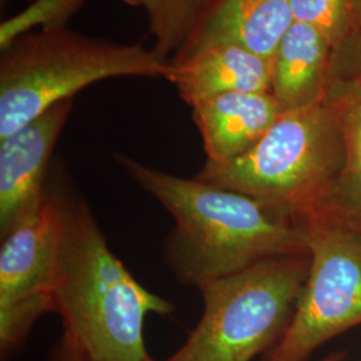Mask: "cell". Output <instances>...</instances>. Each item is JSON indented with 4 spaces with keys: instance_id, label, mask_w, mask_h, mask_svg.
Masks as SVG:
<instances>
[{
    "instance_id": "1",
    "label": "cell",
    "mask_w": 361,
    "mask_h": 361,
    "mask_svg": "<svg viewBox=\"0 0 361 361\" xmlns=\"http://www.w3.org/2000/svg\"><path fill=\"white\" fill-rule=\"evenodd\" d=\"M116 159L176 221L165 262L182 284L200 289L267 259L310 253L304 229L253 197L171 176L129 155Z\"/></svg>"
},
{
    "instance_id": "2",
    "label": "cell",
    "mask_w": 361,
    "mask_h": 361,
    "mask_svg": "<svg viewBox=\"0 0 361 361\" xmlns=\"http://www.w3.org/2000/svg\"><path fill=\"white\" fill-rule=\"evenodd\" d=\"M52 194L62 216L52 304L63 335L92 361H154L143 340L145 319L170 314L173 305L130 274L80 195L59 185Z\"/></svg>"
},
{
    "instance_id": "3",
    "label": "cell",
    "mask_w": 361,
    "mask_h": 361,
    "mask_svg": "<svg viewBox=\"0 0 361 361\" xmlns=\"http://www.w3.org/2000/svg\"><path fill=\"white\" fill-rule=\"evenodd\" d=\"M344 165V142L325 98L283 111L261 141L226 164L207 161L195 178L246 194L302 228L324 216Z\"/></svg>"
},
{
    "instance_id": "4",
    "label": "cell",
    "mask_w": 361,
    "mask_h": 361,
    "mask_svg": "<svg viewBox=\"0 0 361 361\" xmlns=\"http://www.w3.org/2000/svg\"><path fill=\"white\" fill-rule=\"evenodd\" d=\"M170 61L142 44L94 38L67 27L16 39L0 58V140L91 85L110 78H165Z\"/></svg>"
},
{
    "instance_id": "5",
    "label": "cell",
    "mask_w": 361,
    "mask_h": 361,
    "mask_svg": "<svg viewBox=\"0 0 361 361\" xmlns=\"http://www.w3.org/2000/svg\"><path fill=\"white\" fill-rule=\"evenodd\" d=\"M308 255L271 258L200 288L204 314L165 361H250L269 352L292 320Z\"/></svg>"
},
{
    "instance_id": "6",
    "label": "cell",
    "mask_w": 361,
    "mask_h": 361,
    "mask_svg": "<svg viewBox=\"0 0 361 361\" xmlns=\"http://www.w3.org/2000/svg\"><path fill=\"white\" fill-rule=\"evenodd\" d=\"M310 265L292 320L265 361H305L361 324V234L328 216L302 224Z\"/></svg>"
},
{
    "instance_id": "7",
    "label": "cell",
    "mask_w": 361,
    "mask_h": 361,
    "mask_svg": "<svg viewBox=\"0 0 361 361\" xmlns=\"http://www.w3.org/2000/svg\"><path fill=\"white\" fill-rule=\"evenodd\" d=\"M73 104L74 99L55 104L25 128L0 140L1 237L44 200L52 152Z\"/></svg>"
},
{
    "instance_id": "8",
    "label": "cell",
    "mask_w": 361,
    "mask_h": 361,
    "mask_svg": "<svg viewBox=\"0 0 361 361\" xmlns=\"http://www.w3.org/2000/svg\"><path fill=\"white\" fill-rule=\"evenodd\" d=\"M62 240L61 209L44 200L1 237L0 308L31 297H52Z\"/></svg>"
},
{
    "instance_id": "9",
    "label": "cell",
    "mask_w": 361,
    "mask_h": 361,
    "mask_svg": "<svg viewBox=\"0 0 361 361\" xmlns=\"http://www.w3.org/2000/svg\"><path fill=\"white\" fill-rule=\"evenodd\" d=\"M293 23L290 0H210L173 59L219 44L238 46L271 59Z\"/></svg>"
},
{
    "instance_id": "10",
    "label": "cell",
    "mask_w": 361,
    "mask_h": 361,
    "mask_svg": "<svg viewBox=\"0 0 361 361\" xmlns=\"http://www.w3.org/2000/svg\"><path fill=\"white\" fill-rule=\"evenodd\" d=\"M168 80L190 107L229 92H271V59L233 44L171 59Z\"/></svg>"
},
{
    "instance_id": "11",
    "label": "cell",
    "mask_w": 361,
    "mask_h": 361,
    "mask_svg": "<svg viewBox=\"0 0 361 361\" xmlns=\"http://www.w3.org/2000/svg\"><path fill=\"white\" fill-rule=\"evenodd\" d=\"M192 109L207 161L213 164H226L246 154L283 113L271 92L222 94Z\"/></svg>"
},
{
    "instance_id": "12",
    "label": "cell",
    "mask_w": 361,
    "mask_h": 361,
    "mask_svg": "<svg viewBox=\"0 0 361 361\" xmlns=\"http://www.w3.org/2000/svg\"><path fill=\"white\" fill-rule=\"evenodd\" d=\"M334 49L320 32L295 22L271 58V92L283 111L323 101Z\"/></svg>"
},
{
    "instance_id": "13",
    "label": "cell",
    "mask_w": 361,
    "mask_h": 361,
    "mask_svg": "<svg viewBox=\"0 0 361 361\" xmlns=\"http://www.w3.org/2000/svg\"><path fill=\"white\" fill-rule=\"evenodd\" d=\"M325 101L344 142V165L324 216L361 234V80H331Z\"/></svg>"
},
{
    "instance_id": "14",
    "label": "cell",
    "mask_w": 361,
    "mask_h": 361,
    "mask_svg": "<svg viewBox=\"0 0 361 361\" xmlns=\"http://www.w3.org/2000/svg\"><path fill=\"white\" fill-rule=\"evenodd\" d=\"M142 7L147 15L150 32L155 39L154 51L168 56L180 51L192 35L210 0H123Z\"/></svg>"
},
{
    "instance_id": "15",
    "label": "cell",
    "mask_w": 361,
    "mask_h": 361,
    "mask_svg": "<svg viewBox=\"0 0 361 361\" xmlns=\"http://www.w3.org/2000/svg\"><path fill=\"white\" fill-rule=\"evenodd\" d=\"M293 20L320 32L336 50L356 31L349 0H290Z\"/></svg>"
},
{
    "instance_id": "16",
    "label": "cell",
    "mask_w": 361,
    "mask_h": 361,
    "mask_svg": "<svg viewBox=\"0 0 361 361\" xmlns=\"http://www.w3.org/2000/svg\"><path fill=\"white\" fill-rule=\"evenodd\" d=\"M87 0H34L13 18L0 25V50L28 32L42 28L66 27L67 20L80 10Z\"/></svg>"
},
{
    "instance_id": "17",
    "label": "cell",
    "mask_w": 361,
    "mask_h": 361,
    "mask_svg": "<svg viewBox=\"0 0 361 361\" xmlns=\"http://www.w3.org/2000/svg\"><path fill=\"white\" fill-rule=\"evenodd\" d=\"M47 312H54L50 296L31 297L0 308L1 360H8L18 349L23 347L32 325Z\"/></svg>"
},
{
    "instance_id": "18",
    "label": "cell",
    "mask_w": 361,
    "mask_h": 361,
    "mask_svg": "<svg viewBox=\"0 0 361 361\" xmlns=\"http://www.w3.org/2000/svg\"><path fill=\"white\" fill-rule=\"evenodd\" d=\"M331 77L361 80V28L334 50Z\"/></svg>"
},
{
    "instance_id": "19",
    "label": "cell",
    "mask_w": 361,
    "mask_h": 361,
    "mask_svg": "<svg viewBox=\"0 0 361 361\" xmlns=\"http://www.w3.org/2000/svg\"><path fill=\"white\" fill-rule=\"evenodd\" d=\"M46 361H92L86 356L83 350L78 348L77 345L67 337H62L52 345Z\"/></svg>"
},
{
    "instance_id": "20",
    "label": "cell",
    "mask_w": 361,
    "mask_h": 361,
    "mask_svg": "<svg viewBox=\"0 0 361 361\" xmlns=\"http://www.w3.org/2000/svg\"><path fill=\"white\" fill-rule=\"evenodd\" d=\"M356 22V30L361 28V0H349Z\"/></svg>"
},
{
    "instance_id": "21",
    "label": "cell",
    "mask_w": 361,
    "mask_h": 361,
    "mask_svg": "<svg viewBox=\"0 0 361 361\" xmlns=\"http://www.w3.org/2000/svg\"><path fill=\"white\" fill-rule=\"evenodd\" d=\"M344 357H345V353H344V352H336V353L329 355L328 357H325V359L322 361H341Z\"/></svg>"
},
{
    "instance_id": "22",
    "label": "cell",
    "mask_w": 361,
    "mask_h": 361,
    "mask_svg": "<svg viewBox=\"0 0 361 361\" xmlns=\"http://www.w3.org/2000/svg\"><path fill=\"white\" fill-rule=\"evenodd\" d=\"M0 1H1V4H4V3H7L8 0H0Z\"/></svg>"
}]
</instances>
